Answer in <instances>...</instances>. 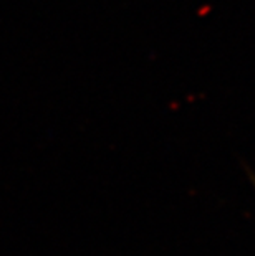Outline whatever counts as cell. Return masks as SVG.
<instances>
[{"instance_id": "1", "label": "cell", "mask_w": 255, "mask_h": 256, "mask_svg": "<svg viewBox=\"0 0 255 256\" xmlns=\"http://www.w3.org/2000/svg\"><path fill=\"white\" fill-rule=\"evenodd\" d=\"M252 184H253V187H255V177H252Z\"/></svg>"}]
</instances>
